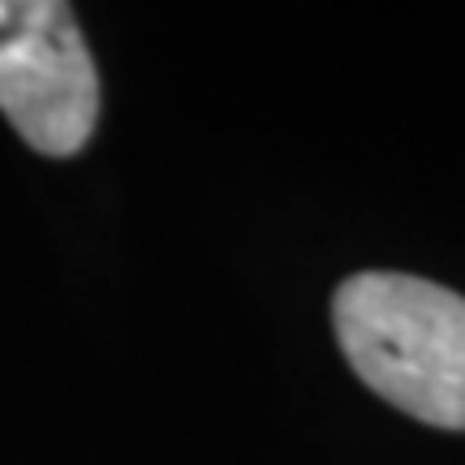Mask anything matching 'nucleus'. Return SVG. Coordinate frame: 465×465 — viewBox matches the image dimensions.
Here are the masks:
<instances>
[{"label":"nucleus","instance_id":"nucleus-1","mask_svg":"<svg viewBox=\"0 0 465 465\" xmlns=\"http://www.w3.org/2000/svg\"><path fill=\"white\" fill-rule=\"evenodd\" d=\"M353 375L418 422L465 431V298L401 272H358L332 298Z\"/></svg>","mask_w":465,"mask_h":465},{"label":"nucleus","instance_id":"nucleus-2","mask_svg":"<svg viewBox=\"0 0 465 465\" xmlns=\"http://www.w3.org/2000/svg\"><path fill=\"white\" fill-rule=\"evenodd\" d=\"M0 113L39 155L65 160L100 121V74L61 0H0Z\"/></svg>","mask_w":465,"mask_h":465}]
</instances>
